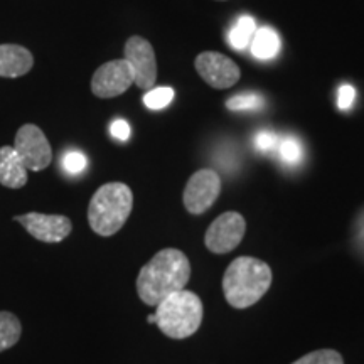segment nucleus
<instances>
[{"instance_id":"nucleus-1","label":"nucleus","mask_w":364,"mask_h":364,"mask_svg":"<svg viewBox=\"0 0 364 364\" xmlns=\"http://www.w3.org/2000/svg\"><path fill=\"white\" fill-rule=\"evenodd\" d=\"M191 279V263L186 253L166 248L156 253L136 277V294L150 307H157L164 299L184 290Z\"/></svg>"},{"instance_id":"nucleus-2","label":"nucleus","mask_w":364,"mask_h":364,"mask_svg":"<svg viewBox=\"0 0 364 364\" xmlns=\"http://www.w3.org/2000/svg\"><path fill=\"white\" fill-rule=\"evenodd\" d=\"M272 280V268L260 258H236L230 263L223 277L226 302L235 309L252 307L268 292Z\"/></svg>"},{"instance_id":"nucleus-3","label":"nucleus","mask_w":364,"mask_h":364,"mask_svg":"<svg viewBox=\"0 0 364 364\" xmlns=\"http://www.w3.org/2000/svg\"><path fill=\"white\" fill-rule=\"evenodd\" d=\"M134 208V194L127 184L110 182L93 194L88 208L91 230L100 236L118 233L129 220Z\"/></svg>"},{"instance_id":"nucleus-4","label":"nucleus","mask_w":364,"mask_h":364,"mask_svg":"<svg viewBox=\"0 0 364 364\" xmlns=\"http://www.w3.org/2000/svg\"><path fill=\"white\" fill-rule=\"evenodd\" d=\"M154 316L167 338L188 339L201 327L204 307L198 295L184 289L164 299Z\"/></svg>"},{"instance_id":"nucleus-5","label":"nucleus","mask_w":364,"mask_h":364,"mask_svg":"<svg viewBox=\"0 0 364 364\" xmlns=\"http://www.w3.org/2000/svg\"><path fill=\"white\" fill-rule=\"evenodd\" d=\"M247 233V221L240 213L228 211L211 223L204 236V243L211 253L225 255L238 248Z\"/></svg>"},{"instance_id":"nucleus-6","label":"nucleus","mask_w":364,"mask_h":364,"mask_svg":"<svg viewBox=\"0 0 364 364\" xmlns=\"http://www.w3.org/2000/svg\"><path fill=\"white\" fill-rule=\"evenodd\" d=\"M221 194V177L213 169H201L191 176L182 201L191 215L206 213Z\"/></svg>"},{"instance_id":"nucleus-7","label":"nucleus","mask_w":364,"mask_h":364,"mask_svg":"<svg viewBox=\"0 0 364 364\" xmlns=\"http://www.w3.org/2000/svg\"><path fill=\"white\" fill-rule=\"evenodd\" d=\"M14 149L27 171H43L53 161L51 145L38 125L27 124L21 127L16 135Z\"/></svg>"},{"instance_id":"nucleus-8","label":"nucleus","mask_w":364,"mask_h":364,"mask_svg":"<svg viewBox=\"0 0 364 364\" xmlns=\"http://www.w3.org/2000/svg\"><path fill=\"white\" fill-rule=\"evenodd\" d=\"M135 83L134 71L125 59L105 63L91 78V91L98 98H115Z\"/></svg>"},{"instance_id":"nucleus-9","label":"nucleus","mask_w":364,"mask_h":364,"mask_svg":"<svg viewBox=\"0 0 364 364\" xmlns=\"http://www.w3.org/2000/svg\"><path fill=\"white\" fill-rule=\"evenodd\" d=\"M196 71L199 76L206 81L209 86L216 90H226L238 83L240 80V68L233 59H230L225 54L206 51L196 58Z\"/></svg>"},{"instance_id":"nucleus-10","label":"nucleus","mask_w":364,"mask_h":364,"mask_svg":"<svg viewBox=\"0 0 364 364\" xmlns=\"http://www.w3.org/2000/svg\"><path fill=\"white\" fill-rule=\"evenodd\" d=\"M124 59L134 71L135 85L140 90H152L157 80V61L152 44L140 36H134L127 41Z\"/></svg>"},{"instance_id":"nucleus-11","label":"nucleus","mask_w":364,"mask_h":364,"mask_svg":"<svg viewBox=\"0 0 364 364\" xmlns=\"http://www.w3.org/2000/svg\"><path fill=\"white\" fill-rule=\"evenodd\" d=\"M16 221L26 228L27 233L44 243H59L71 235L73 225L70 218L63 215H43V213H27L16 216Z\"/></svg>"},{"instance_id":"nucleus-12","label":"nucleus","mask_w":364,"mask_h":364,"mask_svg":"<svg viewBox=\"0 0 364 364\" xmlns=\"http://www.w3.org/2000/svg\"><path fill=\"white\" fill-rule=\"evenodd\" d=\"M34 58L19 44H0V76L19 78L33 70Z\"/></svg>"},{"instance_id":"nucleus-13","label":"nucleus","mask_w":364,"mask_h":364,"mask_svg":"<svg viewBox=\"0 0 364 364\" xmlns=\"http://www.w3.org/2000/svg\"><path fill=\"white\" fill-rule=\"evenodd\" d=\"M0 184L21 189L27 184V169L14 147H0Z\"/></svg>"},{"instance_id":"nucleus-14","label":"nucleus","mask_w":364,"mask_h":364,"mask_svg":"<svg viewBox=\"0 0 364 364\" xmlns=\"http://www.w3.org/2000/svg\"><path fill=\"white\" fill-rule=\"evenodd\" d=\"M280 51L279 34L270 27H262L253 36L252 53L258 59H272Z\"/></svg>"},{"instance_id":"nucleus-15","label":"nucleus","mask_w":364,"mask_h":364,"mask_svg":"<svg viewBox=\"0 0 364 364\" xmlns=\"http://www.w3.org/2000/svg\"><path fill=\"white\" fill-rule=\"evenodd\" d=\"M22 334L21 321L12 312L0 311V353L19 343Z\"/></svg>"},{"instance_id":"nucleus-16","label":"nucleus","mask_w":364,"mask_h":364,"mask_svg":"<svg viewBox=\"0 0 364 364\" xmlns=\"http://www.w3.org/2000/svg\"><path fill=\"white\" fill-rule=\"evenodd\" d=\"M255 33H257V24H255L253 17L250 16L240 17L238 22H236L235 29H231L230 33L231 48L238 49V51L247 49V46L250 44V39L253 38Z\"/></svg>"},{"instance_id":"nucleus-17","label":"nucleus","mask_w":364,"mask_h":364,"mask_svg":"<svg viewBox=\"0 0 364 364\" xmlns=\"http://www.w3.org/2000/svg\"><path fill=\"white\" fill-rule=\"evenodd\" d=\"M292 364H344V359L334 349H318V351L306 354Z\"/></svg>"},{"instance_id":"nucleus-18","label":"nucleus","mask_w":364,"mask_h":364,"mask_svg":"<svg viewBox=\"0 0 364 364\" xmlns=\"http://www.w3.org/2000/svg\"><path fill=\"white\" fill-rule=\"evenodd\" d=\"M172 100H174V90L162 86V88L149 90V93H145L144 97V103L150 110H161V108H166Z\"/></svg>"},{"instance_id":"nucleus-19","label":"nucleus","mask_w":364,"mask_h":364,"mask_svg":"<svg viewBox=\"0 0 364 364\" xmlns=\"http://www.w3.org/2000/svg\"><path fill=\"white\" fill-rule=\"evenodd\" d=\"M265 105V100H263L260 95L257 93H247V95H238V97L230 98L226 102V107L230 110H257V108H262Z\"/></svg>"},{"instance_id":"nucleus-20","label":"nucleus","mask_w":364,"mask_h":364,"mask_svg":"<svg viewBox=\"0 0 364 364\" xmlns=\"http://www.w3.org/2000/svg\"><path fill=\"white\" fill-rule=\"evenodd\" d=\"M280 154L287 164H297L302 159V145L295 136H287L280 144Z\"/></svg>"},{"instance_id":"nucleus-21","label":"nucleus","mask_w":364,"mask_h":364,"mask_svg":"<svg viewBox=\"0 0 364 364\" xmlns=\"http://www.w3.org/2000/svg\"><path fill=\"white\" fill-rule=\"evenodd\" d=\"M63 167L70 174H80L86 167V157L78 150H71V152L65 154V157H63Z\"/></svg>"},{"instance_id":"nucleus-22","label":"nucleus","mask_w":364,"mask_h":364,"mask_svg":"<svg viewBox=\"0 0 364 364\" xmlns=\"http://www.w3.org/2000/svg\"><path fill=\"white\" fill-rule=\"evenodd\" d=\"M354 98H356V90H354L351 85L341 86L339 98H338L341 110H349V108H351V105L354 103Z\"/></svg>"},{"instance_id":"nucleus-23","label":"nucleus","mask_w":364,"mask_h":364,"mask_svg":"<svg viewBox=\"0 0 364 364\" xmlns=\"http://www.w3.org/2000/svg\"><path fill=\"white\" fill-rule=\"evenodd\" d=\"M110 132L117 140L125 142V140H129V136H130V125L127 124L125 120H115L110 127Z\"/></svg>"},{"instance_id":"nucleus-24","label":"nucleus","mask_w":364,"mask_h":364,"mask_svg":"<svg viewBox=\"0 0 364 364\" xmlns=\"http://www.w3.org/2000/svg\"><path fill=\"white\" fill-rule=\"evenodd\" d=\"M277 145V136L270 134V132H262L260 135L257 136V147L262 150V152H268V150L275 149Z\"/></svg>"},{"instance_id":"nucleus-25","label":"nucleus","mask_w":364,"mask_h":364,"mask_svg":"<svg viewBox=\"0 0 364 364\" xmlns=\"http://www.w3.org/2000/svg\"><path fill=\"white\" fill-rule=\"evenodd\" d=\"M147 322H149V324H156V316H154V314H152V316H149Z\"/></svg>"}]
</instances>
